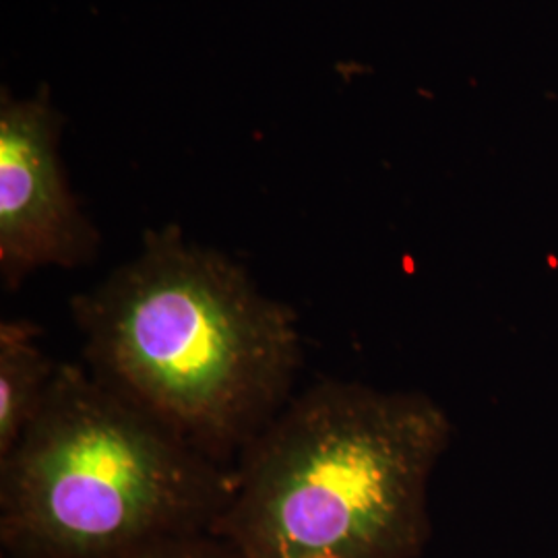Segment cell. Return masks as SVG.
<instances>
[{
	"mask_svg": "<svg viewBox=\"0 0 558 558\" xmlns=\"http://www.w3.org/2000/svg\"><path fill=\"white\" fill-rule=\"evenodd\" d=\"M85 368L207 458L234 465L294 398L299 315L168 223L71 299Z\"/></svg>",
	"mask_w": 558,
	"mask_h": 558,
	"instance_id": "obj_1",
	"label": "cell"
},
{
	"mask_svg": "<svg viewBox=\"0 0 558 558\" xmlns=\"http://www.w3.org/2000/svg\"><path fill=\"white\" fill-rule=\"evenodd\" d=\"M449 440L424 393L317 380L240 453L211 532L240 558H418Z\"/></svg>",
	"mask_w": 558,
	"mask_h": 558,
	"instance_id": "obj_2",
	"label": "cell"
},
{
	"mask_svg": "<svg viewBox=\"0 0 558 558\" xmlns=\"http://www.w3.org/2000/svg\"><path fill=\"white\" fill-rule=\"evenodd\" d=\"M234 465L191 447L60 362L36 420L0 459L2 558H114L154 539L211 532Z\"/></svg>",
	"mask_w": 558,
	"mask_h": 558,
	"instance_id": "obj_3",
	"label": "cell"
},
{
	"mask_svg": "<svg viewBox=\"0 0 558 558\" xmlns=\"http://www.w3.org/2000/svg\"><path fill=\"white\" fill-rule=\"evenodd\" d=\"M59 112L46 96L0 108V278L15 290L44 267L96 259L100 234L83 214L60 161Z\"/></svg>",
	"mask_w": 558,
	"mask_h": 558,
	"instance_id": "obj_4",
	"label": "cell"
},
{
	"mask_svg": "<svg viewBox=\"0 0 558 558\" xmlns=\"http://www.w3.org/2000/svg\"><path fill=\"white\" fill-rule=\"evenodd\" d=\"M59 364L41 348L40 327L0 323V459L9 458L40 412Z\"/></svg>",
	"mask_w": 558,
	"mask_h": 558,
	"instance_id": "obj_5",
	"label": "cell"
},
{
	"mask_svg": "<svg viewBox=\"0 0 558 558\" xmlns=\"http://www.w3.org/2000/svg\"><path fill=\"white\" fill-rule=\"evenodd\" d=\"M114 558H240L214 532L154 539Z\"/></svg>",
	"mask_w": 558,
	"mask_h": 558,
	"instance_id": "obj_6",
	"label": "cell"
}]
</instances>
